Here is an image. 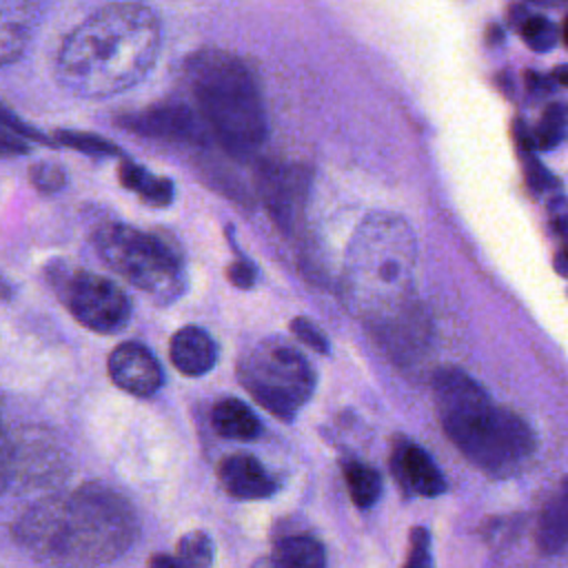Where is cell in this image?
Here are the masks:
<instances>
[{"label":"cell","mask_w":568,"mask_h":568,"mask_svg":"<svg viewBox=\"0 0 568 568\" xmlns=\"http://www.w3.org/2000/svg\"><path fill=\"white\" fill-rule=\"evenodd\" d=\"M138 530L129 499L95 481L44 495L13 521L18 546L49 568L111 564L133 546Z\"/></svg>","instance_id":"obj_1"},{"label":"cell","mask_w":568,"mask_h":568,"mask_svg":"<svg viewBox=\"0 0 568 568\" xmlns=\"http://www.w3.org/2000/svg\"><path fill=\"white\" fill-rule=\"evenodd\" d=\"M162 22L144 4H106L60 44L55 78L78 98H109L138 84L155 64Z\"/></svg>","instance_id":"obj_2"},{"label":"cell","mask_w":568,"mask_h":568,"mask_svg":"<svg viewBox=\"0 0 568 568\" xmlns=\"http://www.w3.org/2000/svg\"><path fill=\"white\" fill-rule=\"evenodd\" d=\"M417 240L408 222L393 213H371L353 233L342 295L348 311L377 331L415 313Z\"/></svg>","instance_id":"obj_3"},{"label":"cell","mask_w":568,"mask_h":568,"mask_svg":"<svg viewBox=\"0 0 568 568\" xmlns=\"http://www.w3.org/2000/svg\"><path fill=\"white\" fill-rule=\"evenodd\" d=\"M433 402L446 437L481 473L506 479L535 455V433L513 410L493 404L464 371L444 366L433 375Z\"/></svg>","instance_id":"obj_4"},{"label":"cell","mask_w":568,"mask_h":568,"mask_svg":"<svg viewBox=\"0 0 568 568\" xmlns=\"http://www.w3.org/2000/svg\"><path fill=\"white\" fill-rule=\"evenodd\" d=\"M184 75L222 149L235 158L253 155L266 138V113L248 67L233 53L206 49L189 58Z\"/></svg>","instance_id":"obj_5"},{"label":"cell","mask_w":568,"mask_h":568,"mask_svg":"<svg viewBox=\"0 0 568 568\" xmlns=\"http://www.w3.org/2000/svg\"><path fill=\"white\" fill-rule=\"evenodd\" d=\"M98 255L129 284L149 293L155 302H171L186 288V271L180 253L160 235L109 222L93 235Z\"/></svg>","instance_id":"obj_6"},{"label":"cell","mask_w":568,"mask_h":568,"mask_svg":"<svg viewBox=\"0 0 568 568\" xmlns=\"http://www.w3.org/2000/svg\"><path fill=\"white\" fill-rule=\"evenodd\" d=\"M237 377L251 397L273 417L291 422L315 390L311 362L288 342L266 337L246 351Z\"/></svg>","instance_id":"obj_7"},{"label":"cell","mask_w":568,"mask_h":568,"mask_svg":"<svg viewBox=\"0 0 568 568\" xmlns=\"http://www.w3.org/2000/svg\"><path fill=\"white\" fill-rule=\"evenodd\" d=\"M49 282L67 311L89 331L111 335L129 324L131 302L111 280L62 264L49 268Z\"/></svg>","instance_id":"obj_8"},{"label":"cell","mask_w":568,"mask_h":568,"mask_svg":"<svg viewBox=\"0 0 568 568\" xmlns=\"http://www.w3.org/2000/svg\"><path fill=\"white\" fill-rule=\"evenodd\" d=\"M67 475V462L60 446L40 430L11 435V479L9 488L33 490L51 488Z\"/></svg>","instance_id":"obj_9"},{"label":"cell","mask_w":568,"mask_h":568,"mask_svg":"<svg viewBox=\"0 0 568 568\" xmlns=\"http://www.w3.org/2000/svg\"><path fill=\"white\" fill-rule=\"evenodd\" d=\"M106 366L113 384L135 397L153 395L164 382L158 359L146 346L138 342H122L115 346Z\"/></svg>","instance_id":"obj_10"},{"label":"cell","mask_w":568,"mask_h":568,"mask_svg":"<svg viewBox=\"0 0 568 568\" xmlns=\"http://www.w3.org/2000/svg\"><path fill=\"white\" fill-rule=\"evenodd\" d=\"M217 479L233 499L242 501L266 499L277 490V479L248 453L226 455L217 466Z\"/></svg>","instance_id":"obj_11"},{"label":"cell","mask_w":568,"mask_h":568,"mask_svg":"<svg viewBox=\"0 0 568 568\" xmlns=\"http://www.w3.org/2000/svg\"><path fill=\"white\" fill-rule=\"evenodd\" d=\"M390 466L397 484L410 495L437 497L446 490L444 475L439 473L430 455L417 444H410V442L399 444L393 453Z\"/></svg>","instance_id":"obj_12"},{"label":"cell","mask_w":568,"mask_h":568,"mask_svg":"<svg viewBox=\"0 0 568 568\" xmlns=\"http://www.w3.org/2000/svg\"><path fill=\"white\" fill-rule=\"evenodd\" d=\"M173 366L186 377L206 375L217 362L215 339L200 326H184L173 333L169 344Z\"/></svg>","instance_id":"obj_13"},{"label":"cell","mask_w":568,"mask_h":568,"mask_svg":"<svg viewBox=\"0 0 568 568\" xmlns=\"http://www.w3.org/2000/svg\"><path fill=\"white\" fill-rule=\"evenodd\" d=\"M38 2L0 0V67L22 55L38 22Z\"/></svg>","instance_id":"obj_14"},{"label":"cell","mask_w":568,"mask_h":568,"mask_svg":"<svg viewBox=\"0 0 568 568\" xmlns=\"http://www.w3.org/2000/svg\"><path fill=\"white\" fill-rule=\"evenodd\" d=\"M302 178L291 171V166H264L262 171V191L264 202L271 209L273 217H277L282 224H288L295 215V209L300 204L302 193Z\"/></svg>","instance_id":"obj_15"},{"label":"cell","mask_w":568,"mask_h":568,"mask_svg":"<svg viewBox=\"0 0 568 568\" xmlns=\"http://www.w3.org/2000/svg\"><path fill=\"white\" fill-rule=\"evenodd\" d=\"M271 564L275 568H326V550L308 532H288L275 539Z\"/></svg>","instance_id":"obj_16"},{"label":"cell","mask_w":568,"mask_h":568,"mask_svg":"<svg viewBox=\"0 0 568 568\" xmlns=\"http://www.w3.org/2000/svg\"><path fill=\"white\" fill-rule=\"evenodd\" d=\"M126 129L144 133V135H160V138H182L191 129V113L178 106H158L149 109L138 115H129L122 120Z\"/></svg>","instance_id":"obj_17"},{"label":"cell","mask_w":568,"mask_h":568,"mask_svg":"<svg viewBox=\"0 0 568 568\" xmlns=\"http://www.w3.org/2000/svg\"><path fill=\"white\" fill-rule=\"evenodd\" d=\"M211 419H213L215 433L226 439L248 442V439H255L262 430L257 415L242 399H235V397H226L217 402Z\"/></svg>","instance_id":"obj_18"},{"label":"cell","mask_w":568,"mask_h":568,"mask_svg":"<svg viewBox=\"0 0 568 568\" xmlns=\"http://www.w3.org/2000/svg\"><path fill=\"white\" fill-rule=\"evenodd\" d=\"M566 524H568V501L566 490L559 493L544 506L537 528H535V544L541 555H557L566 546Z\"/></svg>","instance_id":"obj_19"},{"label":"cell","mask_w":568,"mask_h":568,"mask_svg":"<svg viewBox=\"0 0 568 568\" xmlns=\"http://www.w3.org/2000/svg\"><path fill=\"white\" fill-rule=\"evenodd\" d=\"M120 182L151 206H169L173 202V182L169 178L153 175L129 160L120 164Z\"/></svg>","instance_id":"obj_20"},{"label":"cell","mask_w":568,"mask_h":568,"mask_svg":"<svg viewBox=\"0 0 568 568\" xmlns=\"http://www.w3.org/2000/svg\"><path fill=\"white\" fill-rule=\"evenodd\" d=\"M342 473H344L346 490L357 508L366 510L377 504V499L382 495V477L375 468L351 459V462H344Z\"/></svg>","instance_id":"obj_21"},{"label":"cell","mask_w":568,"mask_h":568,"mask_svg":"<svg viewBox=\"0 0 568 568\" xmlns=\"http://www.w3.org/2000/svg\"><path fill=\"white\" fill-rule=\"evenodd\" d=\"M175 557L184 568H211L215 557L213 539L204 530H189L178 539Z\"/></svg>","instance_id":"obj_22"},{"label":"cell","mask_w":568,"mask_h":568,"mask_svg":"<svg viewBox=\"0 0 568 568\" xmlns=\"http://www.w3.org/2000/svg\"><path fill=\"white\" fill-rule=\"evenodd\" d=\"M31 140H40V133L31 126L18 122H0V158L24 155L31 151Z\"/></svg>","instance_id":"obj_23"},{"label":"cell","mask_w":568,"mask_h":568,"mask_svg":"<svg viewBox=\"0 0 568 568\" xmlns=\"http://www.w3.org/2000/svg\"><path fill=\"white\" fill-rule=\"evenodd\" d=\"M557 27L544 16H528L521 24V38L524 42L535 51H548L557 44Z\"/></svg>","instance_id":"obj_24"},{"label":"cell","mask_w":568,"mask_h":568,"mask_svg":"<svg viewBox=\"0 0 568 568\" xmlns=\"http://www.w3.org/2000/svg\"><path fill=\"white\" fill-rule=\"evenodd\" d=\"M55 140L58 144L62 146H71L75 151H82V153H91V155H102V153H118V149L104 140V138H98L93 133H80V131H58L55 133Z\"/></svg>","instance_id":"obj_25"},{"label":"cell","mask_w":568,"mask_h":568,"mask_svg":"<svg viewBox=\"0 0 568 568\" xmlns=\"http://www.w3.org/2000/svg\"><path fill=\"white\" fill-rule=\"evenodd\" d=\"M402 568H435L430 552V532L424 526H413L408 537V555Z\"/></svg>","instance_id":"obj_26"},{"label":"cell","mask_w":568,"mask_h":568,"mask_svg":"<svg viewBox=\"0 0 568 568\" xmlns=\"http://www.w3.org/2000/svg\"><path fill=\"white\" fill-rule=\"evenodd\" d=\"M561 135H564V109L559 104H552L539 120L535 138L541 149H550V146H557Z\"/></svg>","instance_id":"obj_27"},{"label":"cell","mask_w":568,"mask_h":568,"mask_svg":"<svg viewBox=\"0 0 568 568\" xmlns=\"http://www.w3.org/2000/svg\"><path fill=\"white\" fill-rule=\"evenodd\" d=\"M29 178H31V184L40 193H55L64 186V171H62V166H58L53 162L33 164L29 169Z\"/></svg>","instance_id":"obj_28"},{"label":"cell","mask_w":568,"mask_h":568,"mask_svg":"<svg viewBox=\"0 0 568 568\" xmlns=\"http://www.w3.org/2000/svg\"><path fill=\"white\" fill-rule=\"evenodd\" d=\"M291 331H293V335L297 337V339H302L306 346H311L313 351H317V353H328V342H326V337H324V333L317 328V326H313L306 317H295L293 322H291Z\"/></svg>","instance_id":"obj_29"},{"label":"cell","mask_w":568,"mask_h":568,"mask_svg":"<svg viewBox=\"0 0 568 568\" xmlns=\"http://www.w3.org/2000/svg\"><path fill=\"white\" fill-rule=\"evenodd\" d=\"M11 479V435L7 433L0 417V495L9 490Z\"/></svg>","instance_id":"obj_30"},{"label":"cell","mask_w":568,"mask_h":568,"mask_svg":"<svg viewBox=\"0 0 568 568\" xmlns=\"http://www.w3.org/2000/svg\"><path fill=\"white\" fill-rule=\"evenodd\" d=\"M229 277H231V282L235 286L248 288V286H253V280H255V266L251 262H246V260H237V262L231 264Z\"/></svg>","instance_id":"obj_31"},{"label":"cell","mask_w":568,"mask_h":568,"mask_svg":"<svg viewBox=\"0 0 568 568\" xmlns=\"http://www.w3.org/2000/svg\"><path fill=\"white\" fill-rule=\"evenodd\" d=\"M146 568H184L175 555L166 552H153L146 561Z\"/></svg>","instance_id":"obj_32"},{"label":"cell","mask_w":568,"mask_h":568,"mask_svg":"<svg viewBox=\"0 0 568 568\" xmlns=\"http://www.w3.org/2000/svg\"><path fill=\"white\" fill-rule=\"evenodd\" d=\"M0 122H11V124H18L20 120L9 111V109H4L2 104H0Z\"/></svg>","instance_id":"obj_33"}]
</instances>
